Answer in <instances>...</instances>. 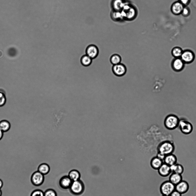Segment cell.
<instances>
[{
	"mask_svg": "<svg viewBox=\"0 0 196 196\" xmlns=\"http://www.w3.org/2000/svg\"><path fill=\"white\" fill-rule=\"evenodd\" d=\"M121 11L124 20L128 21L133 20L137 14V11L136 7L126 1Z\"/></svg>",
	"mask_w": 196,
	"mask_h": 196,
	"instance_id": "cell-1",
	"label": "cell"
},
{
	"mask_svg": "<svg viewBox=\"0 0 196 196\" xmlns=\"http://www.w3.org/2000/svg\"><path fill=\"white\" fill-rule=\"evenodd\" d=\"M180 119L176 115L170 114L167 115L164 121V125L167 129L172 130L178 127Z\"/></svg>",
	"mask_w": 196,
	"mask_h": 196,
	"instance_id": "cell-2",
	"label": "cell"
},
{
	"mask_svg": "<svg viewBox=\"0 0 196 196\" xmlns=\"http://www.w3.org/2000/svg\"><path fill=\"white\" fill-rule=\"evenodd\" d=\"M175 147L173 143L169 140H165L162 142L157 148L158 152L167 155L173 153L175 150Z\"/></svg>",
	"mask_w": 196,
	"mask_h": 196,
	"instance_id": "cell-3",
	"label": "cell"
},
{
	"mask_svg": "<svg viewBox=\"0 0 196 196\" xmlns=\"http://www.w3.org/2000/svg\"><path fill=\"white\" fill-rule=\"evenodd\" d=\"M84 184L80 179L73 181L69 189L70 192L75 196L81 195L84 192Z\"/></svg>",
	"mask_w": 196,
	"mask_h": 196,
	"instance_id": "cell-4",
	"label": "cell"
},
{
	"mask_svg": "<svg viewBox=\"0 0 196 196\" xmlns=\"http://www.w3.org/2000/svg\"><path fill=\"white\" fill-rule=\"evenodd\" d=\"M175 190V185L168 180L163 182L159 187L162 195H170Z\"/></svg>",
	"mask_w": 196,
	"mask_h": 196,
	"instance_id": "cell-5",
	"label": "cell"
},
{
	"mask_svg": "<svg viewBox=\"0 0 196 196\" xmlns=\"http://www.w3.org/2000/svg\"><path fill=\"white\" fill-rule=\"evenodd\" d=\"M178 127L181 132L186 135L191 134L193 130L192 124L185 118L180 119Z\"/></svg>",
	"mask_w": 196,
	"mask_h": 196,
	"instance_id": "cell-6",
	"label": "cell"
},
{
	"mask_svg": "<svg viewBox=\"0 0 196 196\" xmlns=\"http://www.w3.org/2000/svg\"><path fill=\"white\" fill-rule=\"evenodd\" d=\"M44 175L37 171L32 174L30 180L32 183L36 186L41 185L44 181Z\"/></svg>",
	"mask_w": 196,
	"mask_h": 196,
	"instance_id": "cell-7",
	"label": "cell"
},
{
	"mask_svg": "<svg viewBox=\"0 0 196 196\" xmlns=\"http://www.w3.org/2000/svg\"><path fill=\"white\" fill-rule=\"evenodd\" d=\"M189 184L186 181L182 180L175 186V190L182 195L187 193L189 190Z\"/></svg>",
	"mask_w": 196,
	"mask_h": 196,
	"instance_id": "cell-8",
	"label": "cell"
},
{
	"mask_svg": "<svg viewBox=\"0 0 196 196\" xmlns=\"http://www.w3.org/2000/svg\"><path fill=\"white\" fill-rule=\"evenodd\" d=\"M72 182L68 176H64L60 179L59 184L62 189H69Z\"/></svg>",
	"mask_w": 196,
	"mask_h": 196,
	"instance_id": "cell-9",
	"label": "cell"
},
{
	"mask_svg": "<svg viewBox=\"0 0 196 196\" xmlns=\"http://www.w3.org/2000/svg\"><path fill=\"white\" fill-rule=\"evenodd\" d=\"M112 70L114 74L118 76H122L124 75L126 72L125 66L123 64L120 63L114 65Z\"/></svg>",
	"mask_w": 196,
	"mask_h": 196,
	"instance_id": "cell-10",
	"label": "cell"
},
{
	"mask_svg": "<svg viewBox=\"0 0 196 196\" xmlns=\"http://www.w3.org/2000/svg\"><path fill=\"white\" fill-rule=\"evenodd\" d=\"M86 55L92 59L96 58L97 56L99 50L97 47L94 45L88 46L86 49Z\"/></svg>",
	"mask_w": 196,
	"mask_h": 196,
	"instance_id": "cell-11",
	"label": "cell"
},
{
	"mask_svg": "<svg viewBox=\"0 0 196 196\" xmlns=\"http://www.w3.org/2000/svg\"><path fill=\"white\" fill-rule=\"evenodd\" d=\"M157 172L159 175L163 177H166L172 173L170 166L164 163L157 170Z\"/></svg>",
	"mask_w": 196,
	"mask_h": 196,
	"instance_id": "cell-12",
	"label": "cell"
},
{
	"mask_svg": "<svg viewBox=\"0 0 196 196\" xmlns=\"http://www.w3.org/2000/svg\"><path fill=\"white\" fill-rule=\"evenodd\" d=\"M126 2L124 0H112L111 4L113 10L121 11Z\"/></svg>",
	"mask_w": 196,
	"mask_h": 196,
	"instance_id": "cell-13",
	"label": "cell"
},
{
	"mask_svg": "<svg viewBox=\"0 0 196 196\" xmlns=\"http://www.w3.org/2000/svg\"><path fill=\"white\" fill-rule=\"evenodd\" d=\"M181 57V59L183 62L189 63L193 60L194 55L193 52L187 50L182 52Z\"/></svg>",
	"mask_w": 196,
	"mask_h": 196,
	"instance_id": "cell-14",
	"label": "cell"
},
{
	"mask_svg": "<svg viewBox=\"0 0 196 196\" xmlns=\"http://www.w3.org/2000/svg\"><path fill=\"white\" fill-rule=\"evenodd\" d=\"M184 5L180 1L174 3L171 7L172 11L174 14L178 15L181 14Z\"/></svg>",
	"mask_w": 196,
	"mask_h": 196,
	"instance_id": "cell-15",
	"label": "cell"
},
{
	"mask_svg": "<svg viewBox=\"0 0 196 196\" xmlns=\"http://www.w3.org/2000/svg\"><path fill=\"white\" fill-rule=\"evenodd\" d=\"M177 161L176 156L173 153H171L166 155L163 162L170 166L176 164Z\"/></svg>",
	"mask_w": 196,
	"mask_h": 196,
	"instance_id": "cell-16",
	"label": "cell"
},
{
	"mask_svg": "<svg viewBox=\"0 0 196 196\" xmlns=\"http://www.w3.org/2000/svg\"><path fill=\"white\" fill-rule=\"evenodd\" d=\"M182 180L181 174L172 172L170 175L169 180L175 186Z\"/></svg>",
	"mask_w": 196,
	"mask_h": 196,
	"instance_id": "cell-17",
	"label": "cell"
},
{
	"mask_svg": "<svg viewBox=\"0 0 196 196\" xmlns=\"http://www.w3.org/2000/svg\"><path fill=\"white\" fill-rule=\"evenodd\" d=\"M163 163V160L156 156L153 157L151 161V165L153 169L158 170Z\"/></svg>",
	"mask_w": 196,
	"mask_h": 196,
	"instance_id": "cell-18",
	"label": "cell"
},
{
	"mask_svg": "<svg viewBox=\"0 0 196 196\" xmlns=\"http://www.w3.org/2000/svg\"><path fill=\"white\" fill-rule=\"evenodd\" d=\"M70 179L73 181L80 179L81 175L79 172L76 169L70 170L68 175Z\"/></svg>",
	"mask_w": 196,
	"mask_h": 196,
	"instance_id": "cell-19",
	"label": "cell"
},
{
	"mask_svg": "<svg viewBox=\"0 0 196 196\" xmlns=\"http://www.w3.org/2000/svg\"><path fill=\"white\" fill-rule=\"evenodd\" d=\"M50 170V167L48 164L43 163L41 164L38 167L37 171L44 175L48 174Z\"/></svg>",
	"mask_w": 196,
	"mask_h": 196,
	"instance_id": "cell-20",
	"label": "cell"
},
{
	"mask_svg": "<svg viewBox=\"0 0 196 196\" xmlns=\"http://www.w3.org/2000/svg\"><path fill=\"white\" fill-rule=\"evenodd\" d=\"M172 66L174 69L175 70L180 71L183 67L184 62L181 59L177 58L174 60Z\"/></svg>",
	"mask_w": 196,
	"mask_h": 196,
	"instance_id": "cell-21",
	"label": "cell"
},
{
	"mask_svg": "<svg viewBox=\"0 0 196 196\" xmlns=\"http://www.w3.org/2000/svg\"><path fill=\"white\" fill-rule=\"evenodd\" d=\"M11 126L10 122L7 120H3L0 121V129L4 132L8 131Z\"/></svg>",
	"mask_w": 196,
	"mask_h": 196,
	"instance_id": "cell-22",
	"label": "cell"
},
{
	"mask_svg": "<svg viewBox=\"0 0 196 196\" xmlns=\"http://www.w3.org/2000/svg\"><path fill=\"white\" fill-rule=\"evenodd\" d=\"M112 19L115 21L124 20L121 11L113 10L110 14Z\"/></svg>",
	"mask_w": 196,
	"mask_h": 196,
	"instance_id": "cell-23",
	"label": "cell"
},
{
	"mask_svg": "<svg viewBox=\"0 0 196 196\" xmlns=\"http://www.w3.org/2000/svg\"><path fill=\"white\" fill-rule=\"evenodd\" d=\"M92 62V59L87 55H83L81 58V63L85 66H89L91 64Z\"/></svg>",
	"mask_w": 196,
	"mask_h": 196,
	"instance_id": "cell-24",
	"label": "cell"
},
{
	"mask_svg": "<svg viewBox=\"0 0 196 196\" xmlns=\"http://www.w3.org/2000/svg\"><path fill=\"white\" fill-rule=\"evenodd\" d=\"M121 60L120 56L117 54L112 55L110 58V62L113 65L120 63Z\"/></svg>",
	"mask_w": 196,
	"mask_h": 196,
	"instance_id": "cell-25",
	"label": "cell"
},
{
	"mask_svg": "<svg viewBox=\"0 0 196 196\" xmlns=\"http://www.w3.org/2000/svg\"><path fill=\"white\" fill-rule=\"evenodd\" d=\"M183 52L181 48L176 47L173 49L172 51L173 55L175 57L178 58L181 57Z\"/></svg>",
	"mask_w": 196,
	"mask_h": 196,
	"instance_id": "cell-26",
	"label": "cell"
},
{
	"mask_svg": "<svg viewBox=\"0 0 196 196\" xmlns=\"http://www.w3.org/2000/svg\"><path fill=\"white\" fill-rule=\"evenodd\" d=\"M184 171V168L181 164L177 163L175 164V169L173 172L182 175Z\"/></svg>",
	"mask_w": 196,
	"mask_h": 196,
	"instance_id": "cell-27",
	"label": "cell"
},
{
	"mask_svg": "<svg viewBox=\"0 0 196 196\" xmlns=\"http://www.w3.org/2000/svg\"><path fill=\"white\" fill-rule=\"evenodd\" d=\"M44 196H57L56 191L51 189H48L44 192Z\"/></svg>",
	"mask_w": 196,
	"mask_h": 196,
	"instance_id": "cell-28",
	"label": "cell"
},
{
	"mask_svg": "<svg viewBox=\"0 0 196 196\" xmlns=\"http://www.w3.org/2000/svg\"><path fill=\"white\" fill-rule=\"evenodd\" d=\"M30 196H44V192L40 189H35L31 193Z\"/></svg>",
	"mask_w": 196,
	"mask_h": 196,
	"instance_id": "cell-29",
	"label": "cell"
},
{
	"mask_svg": "<svg viewBox=\"0 0 196 196\" xmlns=\"http://www.w3.org/2000/svg\"><path fill=\"white\" fill-rule=\"evenodd\" d=\"M6 101V97L2 93L0 92V107L3 106Z\"/></svg>",
	"mask_w": 196,
	"mask_h": 196,
	"instance_id": "cell-30",
	"label": "cell"
},
{
	"mask_svg": "<svg viewBox=\"0 0 196 196\" xmlns=\"http://www.w3.org/2000/svg\"><path fill=\"white\" fill-rule=\"evenodd\" d=\"M181 14L184 16H188L189 14V9L186 7H184Z\"/></svg>",
	"mask_w": 196,
	"mask_h": 196,
	"instance_id": "cell-31",
	"label": "cell"
},
{
	"mask_svg": "<svg viewBox=\"0 0 196 196\" xmlns=\"http://www.w3.org/2000/svg\"><path fill=\"white\" fill-rule=\"evenodd\" d=\"M182 194L176 190H174L170 195V196H182Z\"/></svg>",
	"mask_w": 196,
	"mask_h": 196,
	"instance_id": "cell-32",
	"label": "cell"
},
{
	"mask_svg": "<svg viewBox=\"0 0 196 196\" xmlns=\"http://www.w3.org/2000/svg\"><path fill=\"white\" fill-rule=\"evenodd\" d=\"M165 156L166 155H165L159 152H158V153L156 156L157 157H158V158L161 160H163V161L165 157Z\"/></svg>",
	"mask_w": 196,
	"mask_h": 196,
	"instance_id": "cell-33",
	"label": "cell"
},
{
	"mask_svg": "<svg viewBox=\"0 0 196 196\" xmlns=\"http://www.w3.org/2000/svg\"><path fill=\"white\" fill-rule=\"evenodd\" d=\"M181 3L184 5H187L189 2L190 0H179Z\"/></svg>",
	"mask_w": 196,
	"mask_h": 196,
	"instance_id": "cell-34",
	"label": "cell"
},
{
	"mask_svg": "<svg viewBox=\"0 0 196 196\" xmlns=\"http://www.w3.org/2000/svg\"><path fill=\"white\" fill-rule=\"evenodd\" d=\"M3 133L0 129V141L2 139L3 136Z\"/></svg>",
	"mask_w": 196,
	"mask_h": 196,
	"instance_id": "cell-35",
	"label": "cell"
},
{
	"mask_svg": "<svg viewBox=\"0 0 196 196\" xmlns=\"http://www.w3.org/2000/svg\"><path fill=\"white\" fill-rule=\"evenodd\" d=\"M3 182L2 180L0 179V189L3 187Z\"/></svg>",
	"mask_w": 196,
	"mask_h": 196,
	"instance_id": "cell-36",
	"label": "cell"
},
{
	"mask_svg": "<svg viewBox=\"0 0 196 196\" xmlns=\"http://www.w3.org/2000/svg\"><path fill=\"white\" fill-rule=\"evenodd\" d=\"M2 195V192L1 189H0V196H1Z\"/></svg>",
	"mask_w": 196,
	"mask_h": 196,
	"instance_id": "cell-37",
	"label": "cell"
},
{
	"mask_svg": "<svg viewBox=\"0 0 196 196\" xmlns=\"http://www.w3.org/2000/svg\"><path fill=\"white\" fill-rule=\"evenodd\" d=\"M161 196H170V195H162Z\"/></svg>",
	"mask_w": 196,
	"mask_h": 196,
	"instance_id": "cell-38",
	"label": "cell"
}]
</instances>
